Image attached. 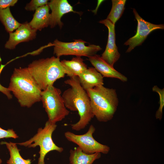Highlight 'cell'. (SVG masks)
<instances>
[{
    "label": "cell",
    "mask_w": 164,
    "mask_h": 164,
    "mask_svg": "<svg viewBox=\"0 0 164 164\" xmlns=\"http://www.w3.org/2000/svg\"><path fill=\"white\" fill-rule=\"evenodd\" d=\"M8 88L22 107L30 108L41 101L42 91L27 67L15 68Z\"/></svg>",
    "instance_id": "2"
},
{
    "label": "cell",
    "mask_w": 164,
    "mask_h": 164,
    "mask_svg": "<svg viewBox=\"0 0 164 164\" xmlns=\"http://www.w3.org/2000/svg\"><path fill=\"white\" fill-rule=\"evenodd\" d=\"M111 10L107 19L115 25L121 17L125 9V0H112Z\"/></svg>",
    "instance_id": "20"
},
{
    "label": "cell",
    "mask_w": 164,
    "mask_h": 164,
    "mask_svg": "<svg viewBox=\"0 0 164 164\" xmlns=\"http://www.w3.org/2000/svg\"><path fill=\"white\" fill-rule=\"evenodd\" d=\"M88 60L103 77L116 78L123 82L127 81V77L116 70L100 55L96 54L88 57Z\"/></svg>",
    "instance_id": "13"
},
{
    "label": "cell",
    "mask_w": 164,
    "mask_h": 164,
    "mask_svg": "<svg viewBox=\"0 0 164 164\" xmlns=\"http://www.w3.org/2000/svg\"><path fill=\"white\" fill-rule=\"evenodd\" d=\"M48 5L51 11L49 25L51 28L57 26L60 29L62 28L63 24L61 19L66 14L73 12L80 14V12L73 10V7L67 0H51Z\"/></svg>",
    "instance_id": "12"
},
{
    "label": "cell",
    "mask_w": 164,
    "mask_h": 164,
    "mask_svg": "<svg viewBox=\"0 0 164 164\" xmlns=\"http://www.w3.org/2000/svg\"><path fill=\"white\" fill-rule=\"evenodd\" d=\"M47 0H32L27 3L25 7V9L28 11H34L39 8L48 4Z\"/></svg>",
    "instance_id": "22"
},
{
    "label": "cell",
    "mask_w": 164,
    "mask_h": 164,
    "mask_svg": "<svg viewBox=\"0 0 164 164\" xmlns=\"http://www.w3.org/2000/svg\"><path fill=\"white\" fill-rule=\"evenodd\" d=\"M48 5L38 8L33 15L32 19L29 22L31 27L36 30L41 31L50 25V14Z\"/></svg>",
    "instance_id": "15"
},
{
    "label": "cell",
    "mask_w": 164,
    "mask_h": 164,
    "mask_svg": "<svg viewBox=\"0 0 164 164\" xmlns=\"http://www.w3.org/2000/svg\"><path fill=\"white\" fill-rule=\"evenodd\" d=\"M27 67L42 91L65 75L60 58L54 56L35 60Z\"/></svg>",
    "instance_id": "4"
},
{
    "label": "cell",
    "mask_w": 164,
    "mask_h": 164,
    "mask_svg": "<svg viewBox=\"0 0 164 164\" xmlns=\"http://www.w3.org/2000/svg\"><path fill=\"white\" fill-rule=\"evenodd\" d=\"M60 61L65 74L70 77L78 76L88 68L83 59L80 56L73 57L70 60Z\"/></svg>",
    "instance_id": "16"
},
{
    "label": "cell",
    "mask_w": 164,
    "mask_h": 164,
    "mask_svg": "<svg viewBox=\"0 0 164 164\" xmlns=\"http://www.w3.org/2000/svg\"><path fill=\"white\" fill-rule=\"evenodd\" d=\"M87 42L81 39H75L73 42H65L57 39L53 43V54L60 58L62 56L75 55L76 56H85L89 57L96 54L102 50L98 45L90 44L85 45Z\"/></svg>",
    "instance_id": "7"
},
{
    "label": "cell",
    "mask_w": 164,
    "mask_h": 164,
    "mask_svg": "<svg viewBox=\"0 0 164 164\" xmlns=\"http://www.w3.org/2000/svg\"><path fill=\"white\" fill-rule=\"evenodd\" d=\"M133 12L137 22V32L135 35L130 38L124 43L129 47L126 51L129 53L135 47L141 45L152 31L157 29H163V24H155L147 22L142 18L135 9Z\"/></svg>",
    "instance_id": "9"
},
{
    "label": "cell",
    "mask_w": 164,
    "mask_h": 164,
    "mask_svg": "<svg viewBox=\"0 0 164 164\" xmlns=\"http://www.w3.org/2000/svg\"><path fill=\"white\" fill-rule=\"evenodd\" d=\"M17 2V0H0V9L13 6Z\"/></svg>",
    "instance_id": "24"
},
{
    "label": "cell",
    "mask_w": 164,
    "mask_h": 164,
    "mask_svg": "<svg viewBox=\"0 0 164 164\" xmlns=\"http://www.w3.org/2000/svg\"><path fill=\"white\" fill-rule=\"evenodd\" d=\"M61 90L50 85L41 93V101L46 112L48 121L56 124L68 115L70 111L66 108Z\"/></svg>",
    "instance_id": "5"
},
{
    "label": "cell",
    "mask_w": 164,
    "mask_h": 164,
    "mask_svg": "<svg viewBox=\"0 0 164 164\" xmlns=\"http://www.w3.org/2000/svg\"><path fill=\"white\" fill-rule=\"evenodd\" d=\"M18 137V136L12 129L5 130L0 127V139L9 138L16 139Z\"/></svg>",
    "instance_id": "23"
},
{
    "label": "cell",
    "mask_w": 164,
    "mask_h": 164,
    "mask_svg": "<svg viewBox=\"0 0 164 164\" xmlns=\"http://www.w3.org/2000/svg\"><path fill=\"white\" fill-rule=\"evenodd\" d=\"M64 83L70 87L62 95L66 108L72 111H77L79 121L71 125L72 129L79 131L84 128L94 117L89 97L80 85L78 76L70 77Z\"/></svg>",
    "instance_id": "1"
},
{
    "label": "cell",
    "mask_w": 164,
    "mask_h": 164,
    "mask_svg": "<svg viewBox=\"0 0 164 164\" xmlns=\"http://www.w3.org/2000/svg\"><path fill=\"white\" fill-rule=\"evenodd\" d=\"M37 31L32 28L27 22L21 23L14 32L9 33V38L5 47L13 50L20 43L33 40L36 38Z\"/></svg>",
    "instance_id": "11"
},
{
    "label": "cell",
    "mask_w": 164,
    "mask_h": 164,
    "mask_svg": "<svg viewBox=\"0 0 164 164\" xmlns=\"http://www.w3.org/2000/svg\"><path fill=\"white\" fill-rule=\"evenodd\" d=\"M95 131V127L91 125L84 134L76 135L67 131L64 133V136L68 141L77 145L82 151L87 154H91L96 152L108 153L110 151V147L100 143L94 138L93 135Z\"/></svg>",
    "instance_id": "8"
},
{
    "label": "cell",
    "mask_w": 164,
    "mask_h": 164,
    "mask_svg": "<svg viewBox=\"0 0 164 164\" xmlns=\"http://www.w3.org/2000/svg\"><path fill=\"white\" fill-rule=\"evenodd\" d=\"M0 144H5L8 149L10 154V157L7 161L8 164H31V160L25 159L21 156L16 143L10 142H2Z\"/></svg>",
    "instance_id": "18"
},
{
    "label": "cell",
    "mask_w": 164,
    "mask_h": 164,
    "mask_svg": "<svg viewBox=\"0 0 164 164\" xmlns=\"http://www.w3.org/2000/svg\"><path fill=\"white\" fill-rule=\"evenodd\" d=\"M99 22L108 28V32L106 48L101 57L113 67L114 64L118 60L120 56L115 43V25L107 19L100 20Z\"/></svg>",
    "instance_id": "10"
},
{
    "label": "cell",
    "mask_w": 164,
    "mask_h": 164,
    "mask_svg": "<svg viewBox=\"0 0 164 164\" xmlns=\"http://www.w3.org/2000/svg\"><path fill=\"white\" fill-rule=\"evenodd\" d=\"M78 77L81 85L86 91L104 85L103 77L93 67H88Z\"/></svg>",
    "instance_id": "14"
},
{
    "label": "cell",
    "mask_w": 164,
    "mask_h": 164,
    "mask_svg": "<svg viewBox=\"0 0 164 164\" xmlns=\"http://www.w3.org/2000/svg\"><path fill=\"white\" fill-rule=\"evenodd\" d=\"M3 67L1 66L0 69V74ZM0 91L5 94L9 99L12 98V96L10 93V91L8 88L2 86L0 83Z\"/></svg>",
    "instance_id": "25"
},
{
    "label": "cell",
    "mask_w": 164,
    "mask_h": 164,
    "mask_svg": "<svg viewBox=\"0 0 164 164\" xmlns=\"http://www.w3.org/2000/svg\"><path fill=\"white\" fill-rule=\"evenodd\" d=\"M152 90L158 94L159 95V106L156 112L155 117L156 119L161 120L162 118V110L164 106V89H160L157 86L155 85L153 87Z\"/></svg>",
    "instance_id": "21"
},
{
    "label": "cell",
    "mask_w": 164,
    "mask_h": 164,
    "mask_svg": "<svg viewBox=\"0 0 164 164\" xmlns=\"http://www.w3.org/2000/svg\"><path fill=\"white\" fill-rule=\"evenodd\" d=\"M57 125L50 123L48 120L46 122L43 128H39L37 133L29 140L24 142L16 143L20 145L34 148L37 146L39 147V157L38 164H45L44 158L49 152L56 151L61 153L63 150L62 147L56 145L52 138V135L55 130Z\"/></svg>",
    "instance_id": "6"
},
{
    "label": "cell",
    "mask_w": 164,
    "mask_h": 164,
    "mask_svg": "<svg viewBox=\"0 0 164 164\" xmlns=\"http://www.w3.org/2000/svg\"><path fill=\"white\" fill-rule=\"evenodd\" d=\"M93 114L100 122L111 120L117 110L119 101L116 90L101 85L86 90Z\"/></svg>",
    "instance_id": "3"
},
{
    "label": "cell",
    "mask_w": 164,
    "mask_h": 164,
    "mask_svg": "<svg viewBox=\"0 0 164 164\" xmlns=\"http://www.w3.org/2000/svg\"><path fill=\"white\" fill-rule=\"evenodd\" d=\"M2 160H1V159L0 158V164H1L2 163Z\"/></svg>",
    "instance_id": "26"
},
{
    "label": "cell",
    "mask_w": 164,
    "mask_h": 164,
    "mask_svg": "<svg viewBox=\"0 0 164 164\" xmlns=\"http://www.w3.org/2000/svg\"><path fill=\"white\" fill-rule=\"evenodd\" d=\"M101 154L96 152L88 154L84 152L78 147L70 151L69 160L70 164H92L96 159L100 158Z\"/></svg>",
    "instance_id": "17"
},
{
    "label": "cell",
    "mask_w": 164,
    "mask_h": 164,
    "mask_svg": "<svg viewBox=\"0 0 164 164\" xmlns=\"http://www.w3.org/2000/svg\"><path fill=\"white\" fill-rule=\"evenodd\" d=\"M0 20L9 33L12 32L21 25L12 15L10 7L0 9Z\"/></svg>",
    "instance_id": "19"
}]
</instances>
